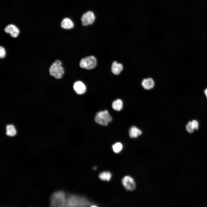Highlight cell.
Wrapping results in <instances>:
<instances>
[{"mask_svg":"<svg viewBox=\"0 0 207 207\" xmlns=\"http://www.w3.org/2000/svg\"><path fill=\"white\" fill-rule=\"evenodd\" d=\"M73 87L76 93L78 94L84 93L86 91V87L85 84L80 81H77L74 84Z\"/></svg>","mask_w":207,"mask_h":207,"instance_id":"9c48e42d","label":"cell"},{"mask_svg":"<svg viewBox=\"0 0 207 207\" xmlns=\"http://www.w3.org/2000/svg\"><path fill=\"white\" fill-rule=\"evenodd\" d=\"M123 146L122 144L120 142H117L112 146V149L114 152L116 153H119L122 150Z\"/></svg>","mask_w":207,"mask_h":207,"instance_id":"e0dca14e","label":"cell"},{"mask_svg":"<svg viewBox=\"0 0 207 207\" xmlns=\"http://www.w3.org/2000/svg\"><path fill=\"white\" fill-rule=\"evenodd\" d=\"M5 31L6 33H9L11 36L14 38L17 37L19 34V29L15 25L10 24L5 28Z\"/></svg>","mask_w":207,"mask_h":207,"instance_id":"ba28073f","label":"cell"},{"mask_svg":"<svg viewBox=\"0 0 207 207\" xmlns=\"http://www.w3.org/2000/svg\"><path fill=\"white\" fill-rule=\"evenodd\" d=\"M141 134V131L135 126H132L129 130V135L132 138H137Z\"/></svg>","mask_w":207,"mask_h":207,"instance_id":"4fadbf2b","label":"cell"},{"mask_svg":"<svg viewBox=\"0 0 207 207\" xmlns=\"http://www.w3.org/2000/svg\"><path fill=\"white\" fill-rule=\"evenodd\" d=\"M61 25L62 28L66 29H72L74 26L73 22L68 18H64L62 21Z\"/></svg>","mask_w":207,"mask_h":207,"instance_id":"8fae6325","label":"cell"},{"mask_svg":"<svg viewBox=\"0 0 207 207\" xmlns=\"http://www.w3.org/2000/svg\"><path fill=\"white\" fill-rule=\"evenodd\" d=\"M93 205L84 198L72 194H69L67 196L66 206H87Z\"/></svg>","mask_w":207,"mask_h":207,"instance_id":"6da1fadb","label":"cell"},{"mask_svg":"<svg viewBox=\"0 0 207 207\" xmlns=\"http://www.w3.org/2000/svg\"><path fill=\"white\" fill-rule=\"evenodd\" d=\"M6 134L8 136H13L16 134V130L13 125H7L6 126Z\"/></svg>","mask_w":207,"mask_h":207,"instance_id":"9a60e30c","label":"cell"},{"mask_svg":"<svg viewBox=\"0 0 207 207\" xmlns=\"http://www.w3.org/2000/svg\"><path fill=\"white\" fill-rule=\"evenodd\" d=\"M194 129L196 130H198L199 127V124L198 122L196 120H193L191 121Z\"/></svg>","mask_w":207,"mask_h":207,"instance_id":"ffe728a7","label":"cell"},{"mask_svg":"<svg viewBox=\"0 0 207 207\" xmlns=\"http://www.w3.org/2000/svg\"><path fill=\"white\" fill-rule=\"evenodd\" d=\"M80 66L82 68L90 70L95 68L97 65V60L93 56H89L83 58L80 63Z\"/></svg>","mask_w":207,"mask_h":207,"instance_id":"5b68a950","label":"cell"},{"mask_svg":"<svg viewBox=\"0 0 207 207\" xmlns=\"http://www.w3.org/2000/svg\"><path fill=\"white\" fill-rule=\"evenodd\" d=\"M67 196L63 191H60L54 193L50 198V205L52 206H66Z\"/></svg>","mask_w":207,"mask_h":207,"instance_id":"7a4b0ae2","label":"cell"},{"mask_svg":"<svg viewBox=\"0 0 207 207\" xmlns=\"http://www.w3.org/2000/svg\"><path fill=\"white\" fill-rule=\"evenodd\" d=\"M142 86L145 89L149 90L153 88L154 82L151 78L144 79L141 83Z\"/></svg>","mask_w":207,"mask_h":207,"instance_id":"30bf717a","label":"cell"},{"mask_svg":"<svg viewBox=\"0 0 207 207\" xmlns=\"http://www.w3.org/2000/svg\"><path fill=\"white\" fill-rule=\"evenodd\" d=\"M123 68V66L121 64L114 61L112 64L111 70L114 74L118 75L120 73Z\"/></svg>","mask_w":207,"mask_h":207,"instance_id":"7c38bea8","label":"cell"},{"mask_svg":"<svg viewBox=\"0 0 207 207\" xmlns=\"http://www.w3.org/2000/svg\"><path fill=\"white\" fill-rule=\"evenodd\" d=\"M111 176L110 172L105 171L100 173L99 175V177L102 180L108 181L110 180Z\"/></svg>","mask_w":207,"mask_h":207,"instance_id":"2e32d148","label":"cell"},{"mask_svg":"<svg viewBox=\"0 0 207 207\" xmlns=\"http://www.w3.org/2000/svg\"><path fill=\"white\" fill-rule=\"evenodd\" d=\"M122 183L124 188L127 190L133 191L136 188V184L133 179L129 176L124 177Z\"/></svg>","mask_w":207,"mask_h":207,"instance_id":"52a82bcc","label":"cell"},{"mask_svg":"<svg viewBox=\"0 0 207 207\" xmlns=\"http://www.w3.org/2000/svg\"><path fill=\"white\" fill-rule=\"evenodd\" d=\"M95 119L97 123L106 126L108 125V122L112 121V117L108 112L105 110L98 112L95 117Z\"/></svg>","mask_w":207,"mask_h":207,"instance_id":"277c9868","label":"cell"},{"mask_svg":"<svg viewBox=\"0 0 207 207\" xmlns=\"http://www.w3.org/2000/svg\"><path fill=\"white\" fill-rule=\"evenodd\" d=\"M186 128L187 131L189 133H193L195 130L191 121H189L188 122L186 125Z\"/></svg>","mask_w":207,"mask_h":207,"instance_id":"ac0fdd59","label":"cell"},{"mask_svg":"<svg viewBox=\"0 0 207 207\" xmlns=\"http://www.w3.org/2000/svg\"><path fill=\"white\" fill-rule=\"evenodd\" d=\"M112 107L115 110L120 111L123 107V102L122 100L118 99L114 101L112 103Z\"/></svg>","mask_w":207,"mask_h":207,"instance_id":"5bb4252c","label":"cell"},{"mask_svg":"<svg viewBox=\"0 0 207 207\" xmlns=\"http://www.w3.org/2000/svg\"><path fill=\"white\" fill-rule=\"evenodd\" d=\"M95 16L94 13L90 11L83 14L81 18L82 24L84 26L91 25L94 22Z\"/></svg>","mask_w":207,"mask_h":207,"instance_id":"8992f818","label":"cell"},{"mask_svg":"<svg viewBox=\"0 0 207 207\" xmlns=\"http://www.w3.org/2000/svg\"><path fill=\"white\" fill-rule=\"evenodd\" d=\"M6 55V51L4 48L1 46L0 47V57L1 58H4Z\"/></svg>","mask_w":207,"mask_h":207,"instance_id":"d6986e66","label":"cell"},{"mask_svg":"<svg viewBox=\"0 0 207 207\" xmlns=\"http://www.w3.org/2000/svg\"><path fill=\"white\" fill-rule=\"evenodd\" d=\"M62 65V62L59 60L53 62L49 68L50 74L55 78H61L64 73V70Z\"/></svg>","mask_w":207,"mask_h":207,"instance_id":"3957f363","label":"cell"},{"mask_svg":"<svg viewBox=\"0 0 207 207\" xmlns=\"http://www.w3.org/2000/svg\"><path fill=\"white\" fill-rule=\"evenodd\" d=\"M204 92L207 98V88L206 89H205V90L204 91Z\"/></svg>","mask_w":207,"mask_h":207,"instance_id":"44dd1931","label":"cell"}]
</instances>
